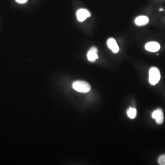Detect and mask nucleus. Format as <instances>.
<instances>
[{
	"label": "nucleus",
	"mask_w": 165,
	"mask_h": 165,
	"mask_svg": "<svg viewBox=\"0 0 165 165\" xmlns=\"http://www.w3.org/2000/svg\"><path fill=\"white\" fill-rule=\"evenodd\" d=\"M76 15L78 20L81 22L84 21L91 16V14L89 11L85 9H80L78 10L77 12Z\"/></svg>",
	"instance_id": "3"
},
{
	"label": "nucleus",
	"mask_w": 165,
	"mask_h": 165,
	"mask_svg": "<svg viewBox=\"0 0 165 165\" xmlns=\"http://www.w3.org/2000/svg\"><path fill=\"white\" fill-rule=\"evenodd\" d=\"M28 0H16L17 2L20 4H24L27 2Z\"/></svg>",
	"instance_id": "11"
},
{
	"label": "nucleus",
	"mask_w": 165,
	"mask_h": 165,
	"mask_svg": "<svg viewBox=\"0 0 165 165\" xmlns=\"http://www.w3.org/2000/svg\"><path fill=\"white\" fill-rule=\"evenodd\" d=\"M152 117L156 120V122L158 124H161L163 122L164 114L162 110L160 108L155 110L152 114Z\"/></svg>",
	"instance_id": "4"
},
{
	"label": "nucleus",
	"mask_w": 165,
	"mask_h": 165,
	"mask_svg": "<svg viewBox=\"0 0 165 165\" xmlns=\"http://www.w3.org/2000/svg\"><path fill=\"white\" fill-rule=\"evenodd\" d=\"M97 53L98 50L97 48L96 47H92L87 53V58L88 60L91 62H95L96 59L98 58Z\"/></svg>",
	"instance_id": "6"
},
{
	"label": "nucleus",
	"mask_w": 165,
	"mask_h": 165,
	"mask_svg": "<svg viewBox=\"0 0 165 165\" xmlns=\"http://www.w3.org/2000/svg\"><path fill=\"white\" fill-rule=\"evenodd\" d=\"M72 87L76 91L81 93H88L91 89L89 83L83 81H75L72 84Z\"/></svg>",
	"instance_id": "1"
},
{
	"label": "nucleus",
	"mask_w": 165,
	"mask_h": 165,
	"mask_svg": "<svg viewBox=\"0 0 165 165\" xmlns=\"http://www.w3.org/2000/svg\"><path fill=\"white\" fill-rule=\"evenodd\" d=\"M160 10V11H162L163 10V9L162 8H161V9H160V10Z\"/></svg>",
	"instance_id": "12"
},
{
	"label": "nucleus",
	"mask_w": 165,
	"mask_h": 165,
	"mask_svg": "<svg viewBox=\"0 0 165 165\" xmlns=\"http://www.w3.org/2000/svg\"><path fill=\"white\" fill-rule=\"evenodd\" d=\"M127 113L128 116L130 118L134 119L136 117L137 111L136 109L130 108L128 110Z\"/></svg>",
	"instance_id": "9"
},
{
	"label": "nucleus",
	"mask_w": 165,
	"mask_h": 165,
	"mask_svg": "<svg viewBox=\"0 0 165 165\" xmlns=\"http://www.w3.org/2000/svg\"><path fill=\"white\" fill-rule=\"evenodd\" d=\"M145 48L147 51L149 52H158L160 49V45L158 42H148L145 45Z\"/></svg>",
	"instance_id": "5"
},
{
	"label": "nucleus",
	"mask_w": 165,
	"mask_h": 165,
	"mask_svg": "<svg viewBox=\"0 0 165 165\" xmlns=\"http://www.w3.org/2000/svg\"><path fill=\"white\" fill-rule=\"evenodd\" d=\"M149 22V18L145 16H140L137 17L135 20V24L139 26L147 25Z\"/></svg>",
	"instance_id": "8"
},
{
	"label": "nucleus",
	"mask_w": 165,
	"mask_h": 165,
	"mask_svg": "<svg viewBox=\"0 0 165 165\" xmlns=\"http://www.w3.org/2000/svg\"><path fill=\"white\" fill-rule=\"evenodd\" d=\"M158 163L161 165H165V155H162L158 159Z\"/></svg>",
	"instance_id": "10"
},
{
	"label": "nucleus",
	"mask_w": 165,
	"mask_h": 165,
	"mask_svg": "<svg viewBox=\"0 0 165 165\" xmlns=\"http://www.w3.org/2000/svg\"><path fill=\"white\" fill-rule=\"evenodd\" d=\"M161 78V74L159 69L157 68L153 67L149 71V82L152 85H155L159 82Z\"/></svg>",
	"instance_id": "2"
},
{
	"label": "nucleus",
	"mask_w": 165,
	"mask_h": 165,
	"mask_svg": "<svg viewBox=\"0 0 165 165\" xmlns=\"http://www.w3.org/2000/svg\"><path fill=\"white\" fill-rule=\"evenodd\" d=\"M108 46L113 52L117 53L119 51V48L116 41L113 38H110L108 41Z\"/></svg>",
	"instance_id": "7"
}]
</instances>
